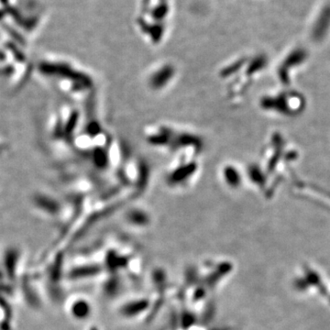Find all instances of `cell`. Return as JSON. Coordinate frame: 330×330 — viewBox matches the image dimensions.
<instances>
[{"instance_id":"1","label":"cell","mask_w":330,"mask_h":330,"mask_svg":"<svg viewBox=\"0 0 330 330\" xmlns=\"http://www.w3.org/2000/svg\"><path fill=\"white\" fill-rule=\"evenodd\" d=\"M43 82L71 100L81 101L88 95L91 78L79 65L63 58H46L38 66Z\"/></svg>"}]
</instances>
